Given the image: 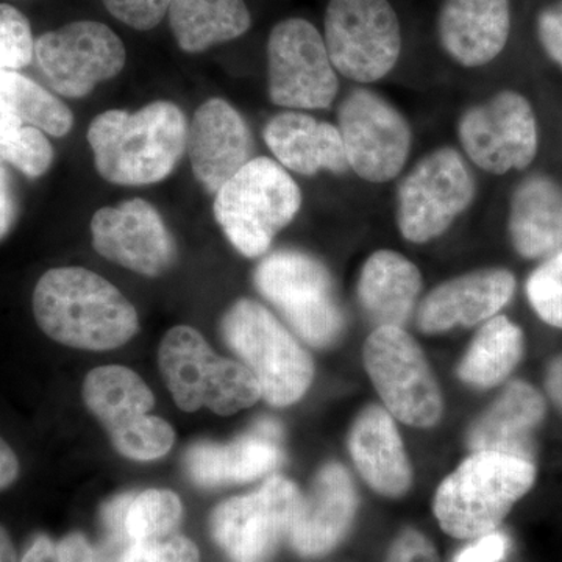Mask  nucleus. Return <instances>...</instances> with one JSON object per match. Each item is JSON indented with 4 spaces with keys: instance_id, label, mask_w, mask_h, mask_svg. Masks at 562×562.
Here are the masks:
<instances>
[{
    "instance_id": "obj_1",
    "label": "nucleus",
    "mask_w": 562,
    "mask_h": 562,
    "mask_svg": "<svg viewBox=\"0 0 562 562\" xmlns=\"http://www.w3.org/2000/svg\"><path fill=\"white\" fill-rule=\"evenodd\" d=\"M32 308L40 330L72 349H117L139 330L138 313L124 294L99 273L77 266L43 273Z\"/></svg>"
},
{
    "instance_id": "obj_2",
    "label": "nucleus",
    "mask_w": 562,
    "mask_h": 562,
    "mask_svg": "<svg viewBox=\"0 0 562 562\" xmlns=\"http://www.w3.org/2000/svg\"><path fill=\"white\" fill-rule=\"evenodd\" d=\"M188 124L183 111L168 101L128 113L109 110L88 128L95 171L109 183L146 187L171 176L187 151Z\"/></svg>"
},
{
    "instance_id": "obj_3",
    "label": "nucleus",
    "mask_w": 562,
    "mask_h": 562,
    "mask_svg": "<svg viewBox=\"0 0 562 562\" xmlns=\"http://www.w3.org/2000/svg\"><path fill=\"white\" fill-rule=\"evenodd\" d=\"M536 479L535 462L498 452H472L439 484L432 514L446 535L473 541L497 531Z\"/></svg>"
},
{
    "instance_id": "obj_4",
    "label": "nucleus",
    "mask_w": 562,
    "mask_h": 562,
    "mask_svg": "<svg viewBox=\"0 0 562 562\" xmlns=\"http://www.w3.org/2000/svg\"><path fill=\"white\" fill-rule=\"evenodd\" d=\"M302 209V191L280 162L251 158L214 199V217L239 254L258 258Z\"/></svg>"
},
{
    "instance_id": "obj_5",
    "label": "nucleus",
    "mask_w": 562,
    "mask_h": 562,
    "mask_svg": "<svg viewBox=\"0 0 562 562\" xmlns=\"http://www.w3.org/2000/svg\"><path fill=\"white\" fill-rule=\"evenodd\" d=\"M158 362L166 386L183 412L209 408L232 416L261 398L254 373L241 362L214 353L201 333L188 325L166 333Z\"/></svg>"
},
{
    "instance_id": "obj_6",
    "label": "nucleus",
    "mask_w": 562,
    "mask_h": 562,
    "mask_svg": "<svg viewBox=\"0 0 562 562\" xmlns=\"http://www.w3.org/2000/svg\"><path fill=\"white\" fill-rule=\"evenodd\" d=\"M221 333L254 373L269 405L284 408L302 401L314 380L313 358L266 306L250 299L233 303Z\"/></svg>"
},
{
    "instance_id": "obj_7",
    "label": "nucleus",
    "mask_w": 562,
    "mask_h": 562,
    "mask_svg": "<svg viewBox=\"0 0 562 562\" xmlns=\"http://www.w3.org/2000/svg\"><path fill=\"white\" fill-rule=\"evenodd\" d=\"M254 283L310 346L325 349L341 338L346 316L331 273L317 258L299 250L273 251L255 269Z\"/></svg>"
},
{
    "instance_id": "obj_8",
    "label": "nucleus",
    "mask_w": 562,
    "mask_h": 562,
    "mask_svg": "<svg viewBox=\"0 0 562 562\" xmlns=\"http://www.w3.org/2000/svg\"><path fill=\"white\" fill-rule=\"evenodd\" d=\"M362 361L394 419L432 428L443 416L441 386L424 350L403 327H376L366 339Z\"/></svg>"
},
{
    "instance_id": "obj_9",
    "label": "nucleus",
    "mask_w": 562,
    "mask_h": 562,
    "mask_svg": "<svg viewBox=\"0 0 562 562\" xmlns=\"http://www.w3.org/2000/svg\"><path fill=\"white\" fill-rule=\"evenodd\" d=\"M85 405L109 431L114 449L128 460L154 461L176 442V431L165 419L150 416L154 392L124 366L92 369L83 382Z\"/></svg>"
},
{
    "instance_id": "obj_10",
    "label": "nucleus",
    "mask_w": 562,
    "mask_h": 562,
    "mask_svg": "<svg viewBox=\"0 0 562 562\" xmlns=\"http://www.w3.org/2000/svg\"><path fill=\"white\" fill-rule=\"evenodd\" d=\"M324 41L335 69L357 83H375L402 55L401 20L390 0H330Z\"/></svg>"
},
{
    "instance_id": "obj_11",
    "label": "nucleus",
    "mask_w": 562,
    "mask_h": 562,
    "mask_svg": "<svg viewBox=\"0 0 562 562\" xmlns=\"http://www.w3.org/2000/svg\"><path fill=\"white\" fill-rule=\"evenodd\" d=\"M475 194V179L460 151L453 147L432 150L398 187V232L413 244L438 239L472 205Z\"/></svg>"
},
{
    "instance_id": "obj_12",
    "label": "nucleus",
    "mask_w": 562,
    "mask_h": 562,
    "mask_svg": "<svg viewBox=\"0 0 562 562\" xmlns=\"http://www.w3.org/2000/svg\"><path fill=\"white\" fill-rule=\"evenodd\" d=\"M268 91L273 105L288 110L330 109L339 91L338 70L324 35L303 18H288L269 33Z\"/></svg>"
},
{
    "instance_id": "obj_13",
    "label": "nucleus",
    "mask_w": 562,
    "mask_h": 562,
    "mask_svg": "<svg viewBox=\"0 0 562 562\" xmlns=\"http://www.w3.org/2000/svg\"><path fill=\"white\" fill-rule=\"evenodd\" d=\"M301 502L302 492L291 480L271 476L257 491L214 509V541L233 561L261 562L290 538Z\"/></svg>"
},
{
    "instance_id": "obj_14",
    "label": "nucleus",
    "mask_w": 562,
    "mask_h": 562,
    "mask_svg": "<svg viewBox=\"0 0 562 562\" xmlns=\"http://www.w3.org/2000/svg\"><path fill=\"white\" fill-rule=\"evenodd\" d=\"M338 128L351 171L371 183L394 180L412 151L405 116L379 92L357 88L338 110Z\"/></svg>"
},
{
    "instance_id": "obj_15",
    "label": "nucleus",
    "mask_w": 562,
    "mask_h": 562,
    "mask_svg": "<svg viewBox=\"0 0 562 562\" xmlns=\"http://www.w3.org/2000/svg\"><path fill=\"white\" fill-rule=\"evenodd\" d=\"M462 150L482 171L503 176L524 171L538 154V121L531 103L516 91H501L461 114Z\"/></svg>"
},
{
    "instance_id": "obj_16",
    "label": "nucleus",
    "mask_w": 562,
    "mask_h": 562,
    "mask_svg": "<svg viewBox=\"0 0 562 562\" xmlns=\"http://www.w3.org/2000/svg\"><path fill=\"white\" fill-rule=\"evenodd\" d=\"M35 58L52 90L81 99L124 69L125 46L109 25L76 21L35 40Z\"/></svg>"
},
{
    "instance_id": "obj_17",
    "label": "nucleus",
    "mask_w": 562,
    "mask_h": 562,
    "mask_svg": "<svg viewBox=\"0 0 562 562\" xmlns=\"http://www.w3.org/2000/svg\"><path fill=\"white\" fill-rule=\"evenodd\" d=\"M91 236L101 257L139 276H161L177 260L171 232L157 209L143 199L95 211Z\"/></svg>"
},
{
    "instance_id": "obj_18",
    "label": "nucleus",
    "mask_w": 562,
    "mask_h": 562,
    "mask_svg": "<svg viewBox=\"0 0 562 562\" xmlns=\"http://www.w3.org/2000/svg\"><path fill=\"white\" fill-rule=\"evenodd\" d=\"M516 286L514 273L503 268L476 269L443 281L417 306V328L439 335L484 324L513 301Z\"/></svg>"
},
{
    "instance_id": "obj_19",
    "label": "nucleus",
    "mask_w": 562,
    "mask_h": 562,
    "mask_svg": "<svg viewBox=\"0 0 562 562\" xmlns=\"http://www.w3.org/2000/svg\"><path fill=\"white\" fill-rule=\"evenodd\" d=\"M358 492L349 471L339 462L322 465L312 487L302 494L290 541L301 557L319 558L347 538L357 517Z\"/></svg>"
},
{
    "instance_id": "obj_20",
    "label": "nucleus",
    "mask_w": 562,
    "mask_h": 562,
    "mask_svg": "<svg viewBox=\"0 0 562 562\" xmlns=\"http://www.w3.org/2000/svg\"><path fill=\"white\" fill-rule=\"evenodd\" d=\"M192 172L206 191H217L251 160L254 136L243 114L224 99L199 106L188 128Z\"/></svg>"
},
{
    "instance_id": "obj_21",
    "label": "nucleus",
    "mask_w": 562,
    "mask_h": 562,
    "mask_svg": "<svg viewBox=\"0 0 562 562\" xmlns=\"http://www.w3.org/2000/svg\"><path fill=\"white\" fill-rule=\"evenodd\" d=\"M281 436L276 420L261 419L235 441L194 443L184 457V468L202 487L255 482L279 468L283 460Z\"/></svg>"
},
{
    "instance_id": "obj_22",
    "label": "nucleus",
    "mask_w": 562,
    "mask_h": 562,
    "mask_svg": "<svg viewBox=\"0 0 562 562\" xmlns=\"http://www.w3.org/2000/svg\"><path fill=\"white\" fill-rule=\"evenodd\" d=\"M512 25V0H442L436 33L454 63L482 68L505 50Z\"/></svg>"
},
{
    "instance_id": "obj_23",
    "label": "nucleus",
    "mask_w": 562,
    "mask_h": 562,
    "mask_svg": "<svg viewBox=\"0 0 562 562\" xmlns=\"http://www.w3.org/2000/svg\"><path fill=\"white\" fill-rule=\"evenodd\" d=\"M347 447L366 484L386 498H402L413 486V468L394 417L369 405L351 422Z\"/></svg>"
},
{
    "instance_id": "obj_24",
    "label": "nucleus",
    "mask_w": 562,
    "mask_h": 562,
    "mask_svg": "<svg viewBox=\"0 0 562 562\" xmlns=\"http://www.w3.org/2000/svg\"><path fill=\"white\" fill-rule=\"evenodd\" d=\"M547 414L546 398L532 384L514 380L469 427L472 452H498L535 462L536 432Z\"/></svg>"
},
{
    "instance_id": "obj_25",
    "label": "nucleus",
    "mask_w": 562,
    "mask_h": 562,
    "mask_svg": "<svg viewBox=\"0 0 562 562\" xmlns=\"http://www.w3.org/2000/svg\"><path fill=\"white\" fill-rule=\"evenodd\" d=\"M262 136L277 161L292 172L312 177L321 171L336 176L349 171L341 132L330 122L284 111L268 122Z\"/></svg>"
},
{
    "instance_id": "obj_26",
    "label": "nucleus",
    "mask_w": 562,
    "mask_h": 562,
    "mask_svg": "<svg viewBox=\"0 0 562 562\" xmlns=\"http://www.w3.org/2000/svg\"><path fill=\"white\" fill-rule=\"evenodd\" d=\"M508 233L514 250L527 260L562 249V187L542 173L517 184L509 203Z\"/></svg>"
},
{
    "instance_id": "obj_27",
    "label": "nucleus",
    "mask_w": 562,
    "mask_h": 562,
    "mask_svg": "<svg viewBox=\"0 0 562 562\" xmlns=\"http://www.w3.org/2000/svg\"><path fill=\"white\" fill-rule=\"evenodd\" d=\"M420 291L419 268L390 249L373 251L362 266L357 286L358 302L376 327H403Z\"/></svg>"
},
{
    "instance_id": "obj_28",
    "label": "nucleus",
    "mask_w": 562,
    "mask_h": 562,
    "mask_svg": "<svg viewBox=\"0 0 562 562\" xmlns=\"http://www.w3.org/2000/svg\"><path fill=\"white\" fill-rule=\"evenodd\" d=\"M168 18L173 38L187 54L241 38L251 27L246 0H171Z\"/></svg>"
},
{
    "instance_id": "obj_29",
    "label": "nucleus",
    "mask_w": 562,
    "mask_h": 562,
    "mask_svg": "<svg viewBox=\"0 0 562 562\" xmlns=\"http://www.w3.org/2000/svg\"><path fill=\"white\" fill-rule=\"evenodd\" d=\"M525 353L522 328L497 314L484 322L458 362L457 375L475 390H491L509 379Z\"/></svg>"
},
{
    "instance_id": "obj_30",
    "label": "nucleus",
    "mask_w": 562,
    "mask_h": 562,
    "mask_svg": "<svg viewBox=\"0 0 562 562\" xmlns=\"http://www.w3.org/2000/svg\"><path fill=\"white\" fill-rule=\"evenodd\" d=\"M0 114L20 117L55 138L68 135L74 125L72 111L61 99L16 70H0Z\"/></svg>"
},
{
    "instance_id": "obj_31",
    "label": "nucleus",
    "mask_w": 562,
    "mask_h": 562,
    "mask_svg": "<svg viewBox=\"0 0 562 562\" xmlns=\"http://www.w3.org/2000/svg\"><path fill=\"white\" fill-rule=\"evenodd\" d=\"M3 162L29 179H38L54 162V147L40 128L11 114H0V165Z\"/></svg>"
},
{
    "instance_id": "obj_32",
    "label": "nucleus",
    "mask_w": 562,
    "mask_h": 562,
    "mask_svg": "<svg viewBox=\"0 0 562 562\" xmlns=\"http://www.w3.org/2000/svg\"><path fill=\"white\" fill-rule=\"evenodd\" d=\"M179 495L171 491L149 490L135 495L125 517L131 542L147 541L172 535L181 519Z\"/></svg>"
},
{
    "instance_id": "obj_33",
    "label": "nucleus",
    "mask_w": 562,
    "mask_h": 562,
    "mask_svg": "<svg viewBox=\"0 0 562 562\" xmlns=\"http://www.w3.org/2000/svg\"><path fill=\"white\" fill-rule=\"evenodd\" d=\"M525 291L539 319L562 330V249L554 251L531 272Z\"/></svg>"
},
{
    "instance_id": "obj_34",
    "label": "nucleus",
    "mask_w": 562,
    "mask_h": 562,
    "mask_svg": "<svg viewBox=\"0 0 562 562\" xmlns=\"http://www.w3.org/2000/svg\"><path fill=\"white\" fill-rule=\"evenodd\" d=\"M35 57V40L27 16L16 7L0 3V69L20 70Z\"/></svg>"
},
{
    "instance_id": "obj_35",
    "label": "nucleus",
    "mask_w": 562,
    "mask_h": 562,
    "mask_svg": "<svg viewBox=\"0 0 562 562\" xmlns=\"http://www.w3.org/2000/svg\"><path fill=\"white\" fill-rule=\"evenodd\" d=\"M198 547L180 535L131 542L121 562H199Z\"/></svg>"
},
{
    "instance_id": "obj_36",
    "label": "nucleus",
    "mask_w": 562,
    "mask_h": 562,
    "mask_svg": "<svg viewBox=\"0 0 562 562\" xmlns=\"http://www.w3.org/2000/svg\"><path fill=\"white\" fill-rule=\"evenodd\" d=\"M111 16L139 32H149L168 16L171 0H102Z\"/></svg>"
},
{
    "instance_id": "obj_37",
    "label": "nucleus",
    "mask_w": 562,
    "mask_h": 562,
    "mask_svg": "<svg viewBox=\"0 0 562 562\" xmlns=\"http://www.w3.org/2000/svg\"><path fill=\"white\" fill-rule=\"evenodd\" d=\"M384 562H439V554L428 536L408 527L395 536Z\"/></svg>"
},
{
    "instance_id": "obj_38",
    "label": "nucleus",
    "mask_w": 562,
    "mask_h": 562,
    "mask_svg": "<svg viewBox=\"0 0 562 562\" xmlns=\"http://www.w3.org/2000/svg\"><path fill=\"white\" fill-rule=\"evenodd\" d=\"M60 562H121L122 554L103 543L95 549L80 532L65 536L57 547Z\"/></svg>"
},
{
    "instance_id": "obj_39",
    "label": "nucleus",
    "mask_w": 562,
    "mask_h": 562,
    "mask_svg": "<svg viewBox=\"0 0 562 562\" xmlns=\"http://www.w3.org/2000/svg\"><path fill=\"white\" fill-rule=\"evenodd\" d=\"M536 33L543 52L562 69V0L539 11Z\"/></svg>"
},
{
    "instance_id": "obj_40",
    "label": "nucleus",
    "mask_w": 562,
    "mask_h": 562,
    "mask_svg": "<svg viewBox=\"0 0 562 562\" xmlns=\"http://www.w3.org/2000/svg\"><path fill=\"white\" fill-rule=\"evenodd\" d=\"M509 541L501 530L473 539L471 546L462 549L453 562H502L508 553Z\"/></svg>"
},
{
    "instance_id": "obj_41",
    "label": "nucleus",
    "mask_w": 562,
    "mask_h": 562,
    "mask_svg": "<svg viewBox=\"0 0 562 562\" xmlns=\"http://www.w3.org/2000/svg\"><path fill=\"white\" fill-rule=\"evenodd\" d=\"M16 217V202L10 187L9 172L0 165V239L5 238Z\"/></svg>"
},
{
    "instance_id": "obj_42",
    "label": "nucleus",
    "mask_w": 562,
    "mask_h": 562,
    "mask_svg": "<svg viewBox=\"0 0 562 562\" xmlns=\"http://www.w3.org/2000/svg\"><path fill=\"white\" fill-rule=\"evenodd\" d=\"M21 462L14 450L0 436V492L9 490L20 479Z\"/></svg>"
},
{
    "instance_id": "obj_43",
    "label": "nucleus",
    "mask_w": 562,
    "mask_h": 562,
    "mask_svg": "<svg viewBox=\"0 0 562 562\" xmlns=\"http://www.w3.org/2000/svg\"><path fill=\"white\" fill-rule=\"evenodd\" d=\"M543 387H546L550 402L562 414V353L557 355L547 364L546 375H543Z\"/></svg>"
},
{
    "instance_id": "obj_44",
    "label": "nucleus",
    "mask_w": 562,
    "mask_h": 562,
    "mask_svg": "<svg viewBox=\"0 0 562 562\" xmlns=\"http://www.w3.org/2000/svg\"><path fill=\"white\" fill-rule=\"evenodd\" d=\"M21 562H60L57 547L47 536H38L29 547Z\"/></svg>"
},
{
    "instance_id": "obj_45",
    "label": "nucleus",
    "mask_w": 562,
    "mask_h": 562,
    "mask_svg": "<svg viewBox=\"0 0 562 562\" xmlns=\"http://www.w3.org/2000/svg\"><path fill=\"white\" fill-rule=\"evenodd\" d=\"M0 562H18L14 543L2 525H0Z\"/></svg>"
}]
</instances>
